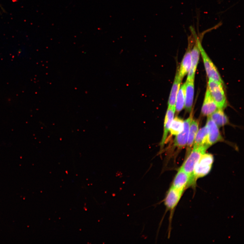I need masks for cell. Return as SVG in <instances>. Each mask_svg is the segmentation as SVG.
Wrapping results in <instances>:
<instances>
[{
    "label": "cell",
    "mask_w": 244,
    "mask_h": 244,
    "mask_svg": "<svg viewBox=\"0 0 244 244\" xmlns=\"http://www.w3.org/2000/svg\"><path fill=\"white\" fill-rule=\"evenodd\" d=\"M207 87L218 108L223 109L225 108L227 100L223 83L209 79Z\"/></svg>",
    "instance_id": "1"
},
{
    "label": "cell",
    "mask_w": 244,
    "mask_h": 244,
    "mask_svg": "<svg viewBox=\"0 0 244 244\" xmlns=\"http://www.w3.org/2000/svg\"><path fill=\"white\" fill-rule=\"evenodd\" d=\"M213 162L214 157L212 154L205 153L201 155L194 169V176L196 181L210 172Z\"/></svg>",
    "instance_id": "2"
},
{
    "label": "cell",
    "mask_w": 244,
    "mask_h": 244,
    "mask_svg": "<svg viewBox=\"0 0 244 244\" xmlns=\"http://www.w3.org/2000/svg\"><path fill=\"white\" fill-rule=\"evenodd\" d=\"M208 148L205 147H193L187 158L181 167L185 172L192 177L196 181L194 176V167L201 155L205 153Z\"/></svg>",
    "instance_id": "3"
},
{
    "label": "cell",
    "mask_w": 244,
    "mask_h": 244,
    "mask_svg": "<svg viewBox=\"0 0 244 244\" xmlns=\"http://www.w3.org/2000/svg\"><path fill=\"white\" fill-rule=\"evenodd\" d=\"M196 40L202 58L203 60L205 69L209 78L223 83L222 79L217 68L205 52L202 47L200 41L198 38Z\"/></svg>",
    "instance_id": "4"
},
{
    "label": "cell",
    "mask_w": 244,
    "mask_h": 244,
    "mask_svg": "<svg viewBox=\"0 0 244 244\" xmlns=\"http://www.w3.org/2000/svg\"><path fill=\"white\" fill-rule=\"evenodd\" d=\"M196 182L192 177L180 167L175 175L171 186L184 192L185 190L190 187H195Z\"/></svg>",
    "instance_id": "5"
},
{
    "label": "cell",
    "mask_w": 244,
    "mask_h": 244,
    "mask_svg": "<svg viewBox=\"0 0 244 244\" xmlns=\"http://www.w3.org/2000/svg\"><path fill=\"white\" fill-rule=\"evenodd\" d=\"M184 192L171 186L167 192L163 200L164 204L167 210L171 212V215L176 207Z\"/></svg>",
    "instance_id": "6"
},
{
    "label": "cell",
    "mask_w": 244,
    "mask_h": 244,
    "mask_svg": "<svg viewBox=\"0 0 244 244\" xmlns=\"http://www.w3.org/2000/svg\"><path fill=\"white\" fill-rule=\"evenodd\" d=\"M193 114L192 112L188 119L184 121V129L180 134L176 136L175 139V146L179 148L184 147L187 143L190 126L193 120Z\"/></svg>",
    "instance_id": "7"
},
{
    "label": "cell",
    "mask_w": 244,
    "mask_h": 244,
    "mask_svg": "<svg viewBox=\"0 0 244 244\" xmlns=\"http://www.w3.org/2000/svg\"><path fill=\"white\" fill-rule=\"evenodd\" d=\"M207 124L208 129V143L209 146L222 141L223 140L219 130L218 127L214 122L208 116Z\"/></svg>",
    "instance_id": "8"
},
{
    "label": "cell",
    "mask_w": 244,
    "mask_h": 244,
    "mask_svg": "<svg viewBox=\"0 0 244 244\" xmlns=\"http://www.w3.org/2000/svg\"><path fill=\"white\" fill-rule=\"evenodd\" d=\"M219 108L212 97L207 87L205 94L201 113L204 116H209Z\"/></svg>",
    "instance_id": "9"
},
{
    "label": "cell",
    "mask_w": 244,
    "mask_h": 244,
    "mask_svg": "<svg viewBox=\"0 0 244 244\" xmlns=\"http://www.w3.org/2000/svg\"><path fill=\"white\" fill-rule=\"evenodd\" d=\"M190 45L182 59L180 67L178 70L179 77L182 80L188 73L191 67V45Z\"/></svg>",
    "instance_id": "10"
},
{
    "label": "cell",
    "mask_w": 244,
    "mask_h": 244,
    "mask_svg": "<svg viewBox=\"0 0 244 244\" xmlns=\"http://www.w3.org/2000/svg\"><path fill=\"white\" fill-rule=\"evenodd\" d=\"M194 80L186 79L185 107L188 112H191L194 93Z\"/></svg>",
    "instance_id": "11"
},
{
    "label": "cell",
    "mask_w": 244,
    "mask_h": 244,
    "mask_svg": "<svg viewBox=\"0 0 244 244\" xmlns=\"http://www.w3.org/2000/svg\"><path fill=\"white\" fill-rule=\"evenodd\" d=\"M175 111V108L168 107L165 118L162 138L160 143L161 148H163L166 142L168 133L169 132L170 125L174 119Z\"/></svg>",
    "instance_id": "12"
},
{
    "label": "cell",
    "mask_w": 244,
    "mask_h": 244,
    "mask_svg": "<svg viewBox=\"0 0 244 244\" xmlns=\"http://www.w3.org/2000/svg\"><path fill=\"white\" fill-rule=\"evenodd\" d=\"M194 148L210 146L208 143V129L206 125L198 131L193 144Z\"/></svg>",
    "instance_id": "13"
},
{
    "label": "cell",
    "mask_w": 244,
    "mask_h": 244,
    "mask_svg": "<svg viewBox=\"0 0 244 244\" xmlns=\"http://www.w3.org/2000/svg\"><path fill=\"white\" fill-rule=\"evenodd\" d=\"M192 64L188 73L187 80L195 79L196 71L199 59L200 52L197 43L194 45L191 49Z\"/></svg>",
    "instance_id": "14"
},
{
    "label": "cell",
    "mask_w": 244,
    "mask_h": 244,
    "mask_svg": "<svg viewBox=\"0 0 244 244\" xmlns=\"http://www.w3.org/2000/svg\"><path fill=\"white\" fill-rule=\"evenodd\" d=\"M182 81V80L179 77L178 70H177L171 87L168 102V107L175 108L177 95L180 87Z\"/></svg>",
    "instance_id": "15"
},
{
    "label": "cell",
    "mask_w": 244,
    "mask_h": 244,
    "mask_svg": "<svg viewBox=\"0 0 244 244\" xmlns=\"http://www.w3.org/2000/svg\"><path fill=\"white\" fill-rule=\"evenodd\" d=\"M209 116L210 117L217 127L219 128L228 124L229 122L228 118L223 109L218 108Z\"/></svg>",
    "instance_id": "16"
},
{
    "label": "cell",
    "mask_w": 244,
    "mask_h": 244,
    "mask_svg": "<svg viewBox=\"0 0 244 244\" xmlns=\"http://www.w3.org/2000/svg\"><path fill=\"white\" fill-rule=\"evenodd\" d=\"M186 85L185 83L180 87L176 98L175 110L180 113L184 108L185 105Z\"/></svg>",
    "instance_id": "17"
},
{
    "label": "cell",
    "mask_w": 244,
    "mask_h": 244,
    "mask_svg": "<svg viewBox=\"0 0 244 244\" xmlns=\"http://www.w3.org/2000/svg\"><path fill=\"white\" fill-rule=\"evenodd\" d=\"M184 121L181 118L175 117L171 122L169 129L171 135L177 136L183 131L184 128Z\"/></svg>",
    "instance_id": "18"
},
{
    "label": "cell",
    "mask_w": 244,
    "mask_h": 244,
    "mask_svg": "<svg viewBox=\"0 0 244 244\" xmlns=\"http://www.w3.org/2000/svg\"><path fill=\"white\" fill-rule=\"evenodd\" d=\"M198 122L195 120H192L190 126L187 143L188 149L189 151L193 145L194 140L197 134L198 129Z\"/></svg>",
    "instance_id": "19"
}]
</instances>
